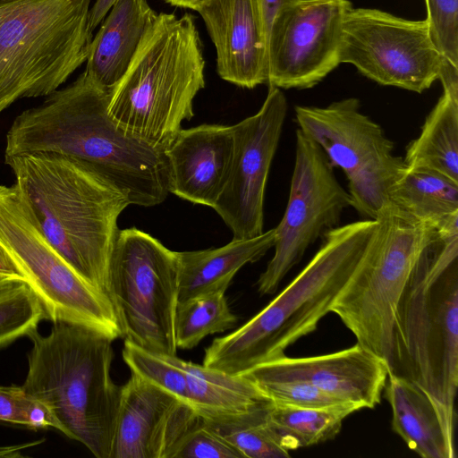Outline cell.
Listing matches in <instances>:
<instances>
[{
  "mask_svg": "<svg viewBox=\"0 0 458 458\" xmlns=\"http://www.w3.org/2000/svg\"><path fill=\"white\" fill-rule=\"evenodd\" d=\"M0 420L32 428H54L47 409L30 396L21 386H0Z\"/></svg>",
  "mask_w": 458,
  "mask_h": 458,
  "instance_id": "cell-33",
  "label": "cell"
},
{
  "mask_svg": "<svg viewBox=\"0 0 458 458\" xmlns=\"http://www.w3.org/2000/svg\"><path fill=\"white\" fill-rule=\"evenodd\" d=\"M165 3L184 9L197 11L198 8L208 0H164Z\"/></svg>",
  "mask_w": 458,
  "mask_h": 458,
  "instance_id": "cell-39",
  "label": "cell"
},
{
  "mask_svg": "<svg viewBox=\"0 0 458 458\" xmlns=\"http://www.w3.org/2000/svg\"><path fill=\"white\" fill-rule=\"evenodd\" d=\"M426 21L441 55L458 67V0H425Z\"/></svg>",
  "mask_w": 458,
  "mask_h": 458,
  "instance_id": "cell-32",
  "label": "cell"
},
{
  "mask_svg": "<svg viewBox=\"0 0 458 458\" xmlns=\"http://www.w3.org/2000/svg\"><path fill=\"white\" fill-rule=\"evenodd\" d=\"M225 292L216 291L178 302L174 326L177 348L192 349L208 335L235 327L237 318L230 310Z\"/></svg>",
  "mask_w": 458,
  "mask_h": 458,
  "instance_id": "cell-27",
  "label": "cell"
},
{
  "mask_svg": "<svg viewBox=\"0 0 458 458\" xmlns=\"http://www.w3.org/2000/svg\"><path fill=\"white\" fill-rule=\"evenodd\" d=\"M168 458H243L201 419L174 446Z\"/></svg>",
  "mask_w": 458,
  "mask_h": 458,
  "instance_id": "cell-34",
  "label": "cell"
},
{
  "mask_svg": "<svg viewBox=\"0 0 458 458\" xmlns=\"http://www.w3.org/2000/svg\"><path fill=\"white\" fill-rule=\"evenodd\" d=\"M199 419L191 406L131 373L121 387L111 458H168Z\"/></svg>",
  "mask_w": 458,
  "mask_h": 458,
  "instance_id": "cell-16",
  "label": "cell"
},
{
  "mask_svg": "<svg viewBox=\"0 0 458 458\" xmlns=\"http://www.w3.org/2000/svg\"><path fill=\"white\" fill-rule=\"evenodd\" d=\"M196 12L216 47L223 80L245 89L267 82V30L256 0H208Z\"/></svg>",
  "mask_w": 458,
  "mask_h": 458,
  "instance_id": "cell-18",
  "label": "cell"
},
{
  "mask_svg": "<svg viewBox=\"0 0 458 458\" xmlns=\"http://www.w3.org/2000/svg\"><path fill=\"white\" fill-rule=\"evenodd\" d=\"M109 93L83 72L72 84L15 117L6 133L4 157H72L123 192L131 205L161 204L170 192L165 151L131 134L112 118Z\"/></svg>",
  "mask_w": 458,
  "mask_h": 458,
  "instance_id": "cell-1",
  "label": "cell"
},
{
  "mask_svg": "<svg viewBox=\"0 0 458 458\" xmlns=\"http://www.w3.org/2000/svg\"><path fill=\"white\" fill-rule=\"evenodd\" d=\"M157 14L147 0H117L90 43L85 72L111 89L129 67Z\"/></svg>",
  "mask_w": 458,
  "mask_h": 458,
  "instance_id": "cell-20",
  "label": "cell"
},
{
  "mask_svg": "<svg viewBox=\"0 0 458 458\" xmlns=\"http://www.w3.org/2000/svg\"><path fill=\"white\" fill-rule=\"evenodd\" d=\"M349 0H294L274 16L267 35V83L310 89L340 64Z\"/></svg>",
  "mask_w": 458,
  "mask_h": 458,
  "instance_id": "cell-14",
  "label": "cell"
},
{
  "mask_svg": "<svg viewBox=\"0 0 458 458\" xmlns=\"http://www.w3.org/2000/svg\"><path fill=\"white\" fill-rule=\"evenodd\" d=\"M247 372L302 379L361 410L373 409L381 403L389 369L382 358L357 343L328 354L298 358L284 355Z\"/></svg>",
  "mask_w": 458,
  "mask_h": 458,
  "instance_id": "cell-17",
  "label": "cell"
},
{
  "mask_svg": "<svg viewBox=\"0 0 458 458\" xmlns=\"http://www.w3.org/2000/svg\"><path fill=\"white\" fill-rule=\"evenodd\" d=\"M294 0H256L259 9L263 17L267 35L271 21L278 10Z\"/></svg>",
  "mask_w": 458,
  "mask_h": 458,
  "instance_id": "cell-36",
  "label": "cell"
},
{
  "mask_svg": "<svg viewBox=\"0 0 458 458\" xmlns=\"http://www.w3.org/2000/svg\"><path fill=\"white\" fill-rule=\"evenodd\" d=\"M39 228L67 262L106 297L108 267L131 202L92 167L54 154L4 157Z\"/></svg>",
  "mask_w": 458,
  "mask_h": 458,
  "instance_id": "cell-3",
  "label": "cell"
},
{
  "mask_svg": "<svg viewBox=\"0 0 458 458\" xmlns=\"http://www.w3.org/2000/svg\"><path fill=\"white\" fill-rule=\"evenodd\" d=\"M188 401L201 419L238 416L272 402L243 375L185 362Z\"/></svg>",
  "mask_w": 458,
  "mask_h": 458,
  "instance_id": "cell-24",
  "label": "cell"
},
{
  "mask_svg": "<svg viewBox=\"0 0 458 458\" xmlns=\"http://www.w3.org/2000/svg\"><path fill=\"white\" fill-rule=\"evenodd\" d=\"M352 276L334 300L336 314L357 343L391 362L397 305L427 242L431 225L386 203Z\"/></svg>",
  "mask_w": 458,
  "mask_h": 458,
  "instance_id": "cell-8",
  "label": "cell"
},
{
  "mask_svg": "<svg viewBox=\"0 0 458 458\" xmlns=\"http://www.w3.org/2000/svg\"><path fill=\"white\" fill-rule=\"evenodd\" d=\"M442 61L426 20L352 7L344 18L341 64L381 85L422 93L438 80Z\"/></svg>",
  "mask_w": 458,
  "mask_h": 458,
  "instance_id": "cell-12",
  "label": "cell"
},
{
  "mask_svg": "<svg viewBox=\"0 0 458 458\" xmlns=\"http://www.w3.org/2000/svg\"><path fill=\"white\" fill-rule=\"evenodd\" d=\"M333 168L323 150L298 129L288 202L275 227V252L257 282L261 295L275 293L307 249L338 226L343 211L351 206L349 192Z\"/></svg>",
  "mask_w": 458,
  "mask_h": 458,
  "instance_id": "cell-13",
  "label": "cell"
},
{
  "mask_svg": "<svg viewBox=\"0 0 458 458\" xmlns=\"http://www.w3.org/2000/svg\"><path fill=\"white\" fill-rule=\"evenodd\" d=\"M123 358L132 374L169 392L190 405L185 360L176 355L144 349L126 340L123 344Z\"/></svg>",
  "mask_w": 458,
  "mask_h": 458,
  "instance_id": "cell-30",
  "label": "cell"
},
{
  "mask_svg": "<svg viewBox=\"0 0 458 458\" xmlns=\"http://www.w3.org/2000/svg\"><path fill=\"white\" fill-rule=\"evenodd\" d=\"M91 0H0V114L46 97L87 61Z\"/></svg>",
  "mask_w": 458,
  "mask_h": 458,
  "instance_id": "cell-7",
  "label": "cell"
},
{
  "mask_svg": "<svg viewBox=\"0 0 458 458\" xmlns=\"http://www.w3.org/2000/svg\"><path fill=\"white\" fill-rule=\"evenodd\" d=\"M106 295L122 338L152 352L176 355L177 251L135 227L119 230Z\"/></svg>",
  "mask_w": 458,
  "mask_h": 458,
  "instance_id": "cell-9",
  "label": "cell"
},
{
  "mask_svg": "<svg viewBox=\"0 0 458 458\" xmlns=\"http://www.w3.org/2000/svg\"><path fill=\"white\" fill-rule=\"evenodd\" d=\"M117 0H96L90 7L89 15V26L93 30L102 22L114 4Z\"/></svg>",
  "mask_w": 458,
  "mask_h": 458,
  "instance_id": "cell-35",
  "label": "cell"
},
{
  "mask_svg": "<svg viewBox=\"0 0 458 458\" xmlns=\"http://www.w3.org/2000/svg\"><path fill=\"white\" fill-rule=\"evenodd\" d=\"M233 144V125L182 129L164 149L170 192L213 208L228 179Z\"/></svg>",
  "mask_w": 458,
  "mask_h": 458,
  "instance_id": "cell-19",
  "label": "cell"
},
{
  "mask_svg": "<svg viewBox=\"0 0 458 458\" xmlns=\"http://www.w3.org/2000/svg\"><path fill=\"white\" fill-rule=\"evenodd\" d=\"M275 228L250 239L200 250L177 251L179 302L216 291H226L236 273L260 259L273 248Z\"/></svg>",
  "mask_w": 458,
  "mask_h": 458,
  "instance_id": "cell-22",
  "label": "cell"
},
{
  "mask_svg": "<svg viewBox=\"0 0 458 458\" xmlns=\"http://www.w3.org/2000/svg\"><path fill=\"white\" fill-rule=\"evenodd\" d=\"M457 259L458 216L431 225L397 305L389 366V372L424 392L453 441L458 386Z\"/></svg>",
  "mask_w": 458,
  "mask_h": 458,
  "instance_id": "cell-2",
  "label": "cell"
},
{
  "mask_svg": "<svg viewBox=\"0 0 458 458\" xmlns=\"http://www.w3.org/2000/svg\"><path fill=\"white\" fill-rule=\"evenodd\" d=\"M18 278H21V277H17V276H11V275H6V274H4V273H0V287L4 286V285L11 283L12 281H13L15 279H18ZM21 279H22V278H21Z\"/></svg>",
  "mask_w": 458,
  "mask_h": 458,
  "instance_id": "cell-40",
  "label": "cell"
},
{
  "mask_svg": "<svg viewBox=\"0 0 458 458\" xmlns=\"http://www.w3.org/2000/svg\"><path fill=\"white\" fill-rule=\"evenodd\" d=\"M388 203L436 225L458 215V182L434 170L406 165L389 190Z\"/></svg>",
  "mask_w": 458,
  "mask_h": 458,
  "instance_id": "cell-25",
  "label": "cell"
},
{
  "mask_svg": "<svg viewBox=\"0 0 458 458\" xmlns=\"http://www.w3.org/2000/svg\"><path fill=\"white\" fill-rule=\"evenodd\" d=\"M301 130L348 180L351 206L375 220L406 165L393 154L394 144L381 126L360 112L359 99L347 98L327 106H296Z\"/></svg>",
  "mask_w": 458,
  "mask_h": 458,
  "instance_id": "cell-11",
  "label": "cell"
},
{
  "mask_svg": "<svg viewBox=\"0 0 458 458\" xmlns=\"http://www.w3.org/2000/svg\"><path fill=\"white\" fill-rule=\"evenodd\" d=\"M360 408L349 403L323 407H298L272 403L268 423L287 451L333 439L345 418Z\"/></svg>",
  "mask_w": 458,
  "mask_h": 458,
  "instance_id": "cell-26",
  "label": "cell"
},
{
  "mask_svg": "<svg viewBox=\"0 0 458 458\" xmlns=\"http://www.w3.org/2000/svg\"><path fill=\"white\" fill-rule=\"evenodd\" d=\"M0 273L11 275L24 279L19 272L17 267L0 246Z\"/></svg>",
  "mask_w": 458,
  "mask_h": 458,
  "instance_id": "cell-38",
  "label": "cell"
},
{
  "mask_svg": "<svg viewBox=\"0 0 458 458\" xmlns=\"http://www.w3.org/2000/svg\"><path fill=\"white\" fill-rule=\"evenodd\" d=\"M0 246L38 296L46 320L82 325L114 340L121 337L109 299L48 242L15 185L0 184Z\"/></svg>",
  "mask_w": 458,
  "mask_h": 458,
  "instance_id": "cell-10",
  "label": "cell"
},
{
  "mask_svg": "<svg viewBox=\"0 0 458 458\" xmlns=\"http://www.w3.org/2000/svg\"><path fill=\"white\" fill-rule=\"evenodd\" d=\"M287 114L281 89L269 86L260 109L233 125L234 144L227 182L213 209L233 233V240L264 233L267 177Z\"/></svg>",
  "mask_w": 458,
  "mask_h": 458,
  "instance_id": "cell-15",
  "label": "cell"
},
{
  "mask_svg": "<svg viewBox=\"0 0 458 458\" xmlns=\"http://www.w3.org/2000/svg\"><path fill=\"white\" fill-rule=\"evenodd\" d=\"M45 439L41 438L23 444L0 446V458H19L23 457L22 452L28 448L42 444Z\"/></svg>",
  "mask_w": 458,
  "mask_h": 458,
  "instance_id": "cell-37",
  "label": "cell"
},
{
  "mask_svg": "<svg viewBox=\"0 0 458 458\" xmlns=\"http://www.w3.org/2000/svg\"><path fill=\"white\" fill-rule=\"evenodd\" d=\"M438 80L443 94L408 144L403 161L458 182V67L443 57Z\"/></svg>",
  "mask_w": 458,
  "mask_h": 458,
  "instance_id": "cell-21",
  "label": "cell"
},
{
  "mask_svg": "<svg viewBox=\"0 0 458 458\" xmlns=\"http://www.w3.org/2000/svg\"><path fill=\"white\" fill-rule=\"evenodd\" d=\"M28 337L24 391L47 409L55 429L97 458H111L122 387L111 377L114 339L70 322Z\"/></svg>",
  "mask_w": 458,
  "mask_h": 458,
  "instance_id": "cell-4",
  "label": "cell"
},
{
  "mask_svg": "<svg viewBox=\"0 0 458 458\" xmlns=\"http://www.w3.org/2000/svg\"><path fill=\"white\" fill-rule=\"evenodd\" d=\"M272 403L238 416L200 419L233 445L243 458L289 457V451L281 445L267 420Z\"/></svg>",
  "mask_w": 458,
  "mask_h": 458,
  "instance_id": "cell-28",
  "label": "cell"
},
{
  "mask_svg": "<svg viewBox=\"0 0 458 458\" xmlns=\"http://www.w3.org/2000/svg\"><path fill=\"white\" fill-rule=\"evenodd\" d=\"M41 320H46L45 310L25 280L0 287V348L28 336Z\"/></svg>",
  "mask_w": 458,
  "mask_h": 458,
  "instance_id": "cell-29",
  "label": "cell"
},
{
  "mask_svg": "<svg viewBox=\"0 0 458 458\" xmlns=\"http://www.w3.org/2000/svg\"><path fill=\"white\" fill-rule=\"evenodd\" d=\"M242 375L254 382L264 394L276 404L323 407L344 403L302 379L267 377L251 372Z\"/></svg>",
  "mask_w": 458,
  "mask_h": 458,
  "instance_id": "cell-31",
  "label": "cell"
},
{
  "mask_svg": "<svg viewBox=\"0 0 458 458\" xmlns=\"http://www.w3.org/2000/svg\"><path fill=\"white\" fill-rule=\"evenodd\" d=\"M392 428L423 458H454V441L446 435L428 397L409 379L389 372L385 386Z\"/></svg>",
  "mask_w": 458,
  "mask_h": 458,
  "instance_id": "cell-23",
  "label": "cell"
},
{
  "mask_svg": "<svg viewBox=\"0 0 458 458\" xmlns=\"http://www.w3.org/2000/svg\"><path fill=\"white\" fill-rule=\"evenodd\" d=\"M203 46L195 17L160 13L129 67L110 89L108 112L125 131L165 149L193 115L205 87Z\"/></svg>",
  "mask_w": 458,
  "mask_h": 458,
  "instance_id": "cell-6",
  "label": "cell"
},
{
  "mask_svg": "<svg viewBox=\"0 0 458 458\" xmlns=\"http://www.w3.org/2000/svg\"><path fill=\"white\" fill-rule=\"evenodd\" d=\"M376 226L364 219L336 226L296 277L262 310L206 348L203 366L242 375L285 355L284 351L317 329L356 267Z\"/></svg>",
  "mask_w": 458,
  "mask_h": 458,
  "instance_id": "cell-5",
  "label": "cell"
}]
</instances>
